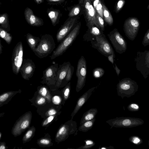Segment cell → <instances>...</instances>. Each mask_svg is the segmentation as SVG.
I'll return each mask as SVG.
<instances>
[{
  "instance_id": "25",
  "label": "cell",
  "mask_w": 149,
  "mask_h": 149,
  "mask_svg": "<svg viewBox=\"0 0 149 149\" xmlns=\"http://www.w3.org/2000/svg\"><path fill=\"white\" fill-rule=\"evenodd\" d=\"M36 130V128L33 126H32L28 129L22 138V141L23 144L31 140L34 135Z\"/></svg>"
},
{
  "instance_id": "15",
  "label": "cell",
  "mask_w": 149,
  "mask_h": 149,
  "mask_svg": "<svg viewBox=\"0 0 149 149\" xmlns=\"http://www.w3.org/2000/svg\"><path fill=\"white\" fill-rule=\"evenodd\" d=\"M36 66L34 63L30 59H24L20 68V72L22 77L29 80L33 76Z\"/></svg>"
},
{
  "instance_id": "5",
  "label": "cell",
  "mask_w": 149,
  "mask_h": 149,
  "mask_svg": "<svg viewBox=\"0 0 149 149\" xmlns=\"http://www.w3.org/2000/svg\"><path fill=\"white\" fill-rule=\"evenodd\" d=\"M77 131L76 122L71 119L60 126L56 135L55 141L57 143L64 141L69 136L74 134L75 135Z\"/></svg>"
},
{
  "instance_id": "22",
  "label": "cell",
  "mask_w": 149,
  "mask_h": 149,
  "mask_svg": "<svg viewBox=\"0 0 149 149\" xmlns=\"http://www.w3.org/2000/svg\"><path fill=\"white\" fill-rule=\"evenodd\" d=\"M98 112L96 108H91L85 112L83 115L80 123L81 125L86 121L94 119Z\"/></svg>"
},
{
  "instance_id": "3",
  "label": "cell",
  "mask_w": 149,
  "mask_h": 149,
  "mask_svg": "<svg viewBox=\"0 0 149 149\" xmlns=\"http://www.w3.org/2000/svg\"><path fill=\"white\" fill-rule=\"evenodd\" d=\"M80 27V24H78L61 41L57 48L53 51L51 57L53 59L64 53L73 42L78 35Z\"/></svg>"
},
{
  "instance_id": "54",
  "label": "cell",
  "mask_w": 149,
  "mask_h": 149,
  "mask_svg": "<svg viewBox=\"0 0 149 149\" xmlns=\"http://www.w3.org/2000/svg\"><path fill=\"white\" fill-rule=\"evenodd\" d=\"M5 114L4 112L1 113H0V118L3 117Z\"/></svg>"
},
{
  "instance_id": "11",
  "label": "cell",
  "mask_w": 149,
  "mask_h": 149,
  "mask_svg": "<svg viewBox=\"0 0 149 149\" xmlns=\"http://www.w3.org/2000/svg\"><path fill=\"white\" fill-rule=\"evenodd\" d=\"M23 48L21 41L18 42L15 47L13 52L12 58V67L14 74H17L23 61Z\"/></svg>"
},
{
  "instance_id": "55",
  "label": "cell",
  "mask_w": 149,
  "mask_h": 149,
  "mask_svg": "<svg viewBox=\"0 0 149 149\" xmlns=\"http://www.w3.org/2000/svg\"><path fill=\"white\" fill-rule=\"evenodd\" d=\"M84 0H79V2L80 3H82L84 2Z\"/></svg>"
},
{
  "instance_id": "4",
  "label": "cell",
  "mask_w": 149,
  "mask_h": 149,
  "mask_svg": "<svg viewBox=\"0 0 149 149\" xmlns=\"http://www.w3.org/2000/svg\"><path fill=\"white\" fill-rule=\"evenodd\" d=\"M111 127H115L132 128L143 125L144 123L142 119L131 117H116L106 121Z\"/></svg>"
},
{
  "instance_id": "2",
  "label": "cell",
  "mask_w": 149,
  "mask_h": 149,
  "mask_svg": "<svg viewBox=\"0 0 149 149\" xmlns=\"http://www.w3.org/2000/svg\"><path fill=\"white\" fill-rule=\"evenodd\" d=\"M138 86L136 81L129 78H125L120 81L117 85V94L122 99L134 95L138 91Z\"/></svg>"
},
{
  "instance_id": "27",
  "label": "cell",
  "mask_w": 149,
  "mask_h": 149,
  "mask_svg": "<svg viewBox=\"0 0 149 149\" xmlns=\"http://www.w3.org/2000/svg\"><path fill=\"white\" fill-rule=\"evenodd\" d=\"M0 37L5 41L9 45L10 44L12 39V36L11 34L1 26H0Z\"/></svg>"
},
{
  "instance_id": "38",
  "label": "cell",
  "mask_w": 149,
  "mask_h": 149,
  "mask_svg": "<svg viewBox=\"0 0 149 149\" xmlns=\"http://www.w3.org/2000/svg\"><path fill=\"white\" fill-rule=\"evenodd\" d=\"M80 8L79 6H76L72 8L69 14L70 17H73L78 15L80 11Z\"/></svg>"
},
{
  "instance_id": "30",
  "label": "cell",
  "mask_w": 149,
  "mask_h": 149,
  "mask_svg": "<svg viewBox=\"0 0 149 149\" xmlns=\"http://www.w3.org/2000/svg\"><path fill=\"white\" fill-rule=\"evenodd\" d=\"M38 92L41 96L43 97L47 100L50 101L51 95L47 88L45 86H42L39 88Z\"/></svg>"
},
{
  "instance_id": "58",
  "label": "cell",
  "mask_w": 149,
  "mask_h": 149,
  "mask_svg": "<svg viewBox=\"0 0 149 149\" xmlns=\"http://www.w3.org/2000/svg\"><path fill=\"white\" fill-rule=\"evenodd\" d=\"M10 0V1H12L13 0Z\"/></svg>"
},
{
  "instance_id": "36",
  "label": "cell",
  "mask_w": 149,
  "mask_h": 149,
  "mask_svg": "<svg viewBox=\"0 0 149 149\" xmlns=\"http://www.w3.org/2000/svg\"><path fill=\"white\" fill-rule=\"evenodd\" d=\"M70 83H68L63 90V94L65 100H66L69 96L70 90Z\"/></svg>"
},
{
  "instance_id": "6",
  "label": "cell",
  "mask_w": 149,
  "mask_h": 149,
  "mask_svg": "<svg viewBox=\"0 0 149 149\" xmlns=\"http://www.w3.org/2000/svg\"><path fill=\"white\" fill-rule=\"evenodd\" d=\"M32 116L31 111H28L16 120L11 131L12 134L15 137L20 135L27 129L29 128Z\"/></svg>"
},
{
  "instance_id": "19",
  "label": "cell",
  "mask_w": 149,
  "mask_h": 149,
  "mask_svg": "<svg viewBox=\"0 0 149 149\" xmlns=\"http://www.w3.org/2000/svg\"><path fill=\"white\" fill-rule=\"evenodd\" d=\"M71 65L69 62H65L60 65L57 73L56 82V86L59 87L63 80L65 78L67 72L70 66Z\"/></svg>"
},
{
  "instance_id": "17",
  "label": "cell",
  "mask_w": 149,
  "mask_h": 149,
  "mask_svg": "<svg viewBox=\"0 0 149 149\" xmlns=\"http://www.w3.org/2000/svg\"><path fill=\"white\" fill-rule=\"evenodd\" d=\"M24 15L25 19L29 25L34 26H40L43 25L42 20L35 16L30 8L27 7L25 10Z\"/></svg>"
},
{
  "instance_id": "18",
  "label": "cell",
  "mask_w": 149,
  "mask_h": 149,
  "mask_svg": "<svg viewBox=\"0 0 149 149\" xmlns=\"http://www.w3.org/2000/svg\"><path fill=\"white\" fill-rule=\"evenodd\" d=\"M97 88V86L94 87L89 89L79 97L78 100L75 108L71 114V119H73L74 116L87 101L95 89Z\"/></svg>"
},
{
  "instance_id": "52",
  "label": "cell",
  "mask_w": 149,
  "mask_h": 149,
  "mask_svg": "<svg viewBox=\"0 0 149 149\" xmlns=\"http://www.w3.org/2000/svg\"><path fill=\"white\" fill-rule=\"evenodd\" d=\"M3 46L1 45V40H0V54L2 53Z\"/></svg>"
},
{
  "instance_id": "26",
  "label": "cell",
  "mask_w": 149,
  "mask_h": 149,
  "mask_svg": "<svg viewBox=\"0 0 149 149\" xmlns=\"http://www.w3.org/2000/svg\"><path fill=\"white\" fill-rule=\"evenodd\" d=\"M95 121V118L92 120L85 122L80 125L78 128V130L84 132L88 131L92 128Z\"/></svg>"
},
{
  "instance_id": "42",
  "label": "cell",
  "mask_w": 149,
  "mask_h": 149,
  "mask_svg": "<svg viewBox=\"0 0 149 149\" xmlns=\"http://www.w3.org/2000/svg\"><path fill=\"white\" fill-rule=\"evenodd\" d=\"M55 117V115L48 116V117L42 123V126L45 127L48 125L53 120Z\"/></svg>"
},
{
  "instance_id": "57",
  "label": "cell",
  "mask_w": 149,
  "mask_h": 149,
  "mask_svg": "<svg viewBox=\"0 0 149 149\" xmlns=\"http://www.w3.org/2000/svg\"><path fill=\"white\" fill-rule=\"evenodd\" d=\"M1 3L0 2V7L1 6Z\"/></svg>"
},
{
  "instance_id": "59",
  "label": "cell",
  "mask_w": 149,
  "mask_h": 149,
  "mask_svg": "<svg viewBox=\"0 0 149 149\" xmlns=\"http://www.w3.org/2000/svg\"><path fill=\"white\" fill-rule=\"evenodd\" d=\"M91 0V1H92V0Z\"/></svg>"
},
{
  "instance_id": "35",
  "label": "cell",
  "mask_w": 149,
  "mask_h": 149,
  "mask_svg": "<svg viewBox=\"0 0 149 149\" xmlns=\"http://www.w3.org/2000/svg\"><path fill=\"white\" fill-rule=\"evenodd\" d=\"M96 17L100 29L102 31L104 30V22L103 18L96 12Z\"/></svg>"
},
{
  "instance_id": "8",
  "label": "cell",
  "mask_w": 149,
  "mask_h": 149,
  "mask_svg": "<svg viewBox=\"0 0 149 149\" xmlns=\"http://www.w3.org/2000/svg\"><path fill=\"white\" fill-rule=\"evenodd\" d=\"M135 67L145 79L149 75V50L138 51L134 58Z\"/></svg>"
},
{
  "instance_id": "37",
  "label": "cell",
  "mask_w": 149,
  "mask_h": 149,
  "mask_svg": "<svg viewBox=\"0 0 149 149\" xmlns=\"http://www.w3.org/2000/svg\"><path fill=\"white\" fill-rule=\"evenodd\" d=\"M73 72H74V67L71 65L68 68L65 78L66 81H68L71 80Z\"/></svg>"
},
{
  "instance_id": "44",
  "label": "cell",
  "mask_w": 149,
  "mask_h": 149,
  "mask_svg": "<svg viewBox=\"0 0 149 149\" xmlns=\"http://www.w3.org/2000/svg\"><path fill=\"white\" fill-rule=\"evenodd\" d=\"M61 99L58 96H54L52 98L53 102L56 104H59L61 102Z\"/></svg>"
},
{
  "instance_id": "56",
  "label": "cell",
  "mask_w": 149,
  "mask_h": 149,
  "mask_svg": "<svg viewBox=\"0 0 149 149\" xmlns=\"http://www.w3.org/2000/svg\"><path fill=\"white\" fill-rule=\"evenodd\" d=\"M2 133L0 131V140H1V137H2Z\"/></svg>"
},
{
  "instance_id": "45",
  "label": "cell",
  "mask_w": 149,
  "mask_h": 149,
  "mask_svg": "<svg viewBox=\"0 0 149 149\" xmlns=\"http://www.w3.org/2000/svg\"><path fill=\"white\" fill-rule=\"evenodd\" d=\"M57 113L56 111L54 109H52L49 110L46 113L47 116H49L56 115Z\"/></svg>"
},
{
  "instance_id": "1",
  "label": "cell",
  "mask_w": 149,
  "mask_h": 149,
  "mask_svg": "<svg viewBox=\"0 0 149 149\" xmlns=\"http://www.w3.org/2000/svg\"><path fill=\"white\" fill-rule=\"evenodd\" d=\"M55 45L52 36L49 34H45L42 36L33 52L38 58H43L47 57L54 51Z\"/></svg>"
},
{
  "instance_id": "23",
  "label": "cell",
  "mask_w": 149,
  "mask_h": 149,
  "mask_svg": "<svg viewBox=\"0 0 149 149\" xmlns=\"http://www.w3.org/2000/svg\"><path fill=\"white\" fill-rule=\"evenodd\" d=\"M26 39L28 44L33 52L39 43L40 38L34 36L30 33H28L26 35Z\"/></svg>"
},
{
  "instance_id": "28",
  "label": "cell",
  "mask_w": 149,
  "mask_h": 149,
  "mask_svg": "<svg viewBox=\"0 0 149 149\" xmlns=\"http://www.w3.org/2000/svg\"><path fill=\"white\" fill-rule=\"evenodd\" d=\"M103 17L106 22L109 25H111L113 23V19L110 12L104 5L102 4Z\"/></svg>"
},
{
  "instance_id": "24",
  "label": "cell",
  "mask_w": 149,
  "mask_h": 149,
  "mask_svg": "<svg viewBox=\"0 0 149 149\" xmlns=\"http://www.w3.org/2000/svg\"><path fill=\"white\" fill-rule=\"evenodd\" d=\"M0 26L8 32L10 30V27L8 14L6 13L0 15Z\"/></svg>"
},
{
  "instance_id": "13",
  "label": "cell",
  "mask_w": 149,
  "mask_h": 149,
  "mask_svg": "<svg viewBox=\"0 0 149 149\" xmlns=\"http://www.w3.org/2000/svg\"><path fill=\"white\" fill-rule=\"evenodd\" d=\"M58 64L55 63L48 67L43 72L42 83L48 86L56 85Z\"/></svg>"
},
{
  "instance_id": "14",
  "label": "cell",
  "mask_w": 149,
  "mask_h": 149,
  "mask_svg": "<svg viewBox=\"0 0 149 149\" xmlns=\"http://www.w3.org/2000/svg\"><path fill=\"white\" fill-rule=\"evenodd\" d=\"M86 17L87 21V26L90 28L95 26L100 28L96 17L95 10L92 5L90 0H84Z\"/></svg>"
},
{
  "instance_id": "10",
  "label": "cell",
  "mask_w": 149,
  "mask_h": 149,
  "mask_svg": "<svg viewBox=\"0 0 149 149\" xmlns=\"http://www.w3.org/2000/svg\"><path fill=\"white\" fill-rule=\"evenodd\" d=\"M76 74L77 77L76 90L79 92L85 85L87 74L86 62L83 56H81L78 61Z\"/></svg>"
},
{
  "instance_id": "12",
  "label": "cell",
  "mask_w": 149,
  "mask_h": 149,
  "mask_svg": "<svg viewBox=\"0 0 149 149\" xmlns=\"http://www.w3.org/2000/svg\"><path fill=\"white\" fill-rule=\"evenodd\" d=\"M139 20L135 18H131L126 20L124 25V30L126 37L133 41L136 38L140 28Z\"/></svg>"
},
{
  "instance_id": "43",
  "label": "cell",
  "mask_w": 149,
  "mask_h": 149,
  "mask_svg": "<svg viewBox=\"0 0 149 149\" xmlns=\"http://www.w3.org/2000/svg\"><path fill=\"white\" fill-rule=\"evenodd\" d=\"M46 98L40 95L37 97L36 100V103L39 105L44 104L46 102Z\"/></svg>"
},
{
  "instance_id": "32",
  "label": "cell",
  "mask_w": 149,
  "mask_h": 149,
  "mask_svg": "<svg viewBox=\"0 0 149 149\" xmlns=\"http://www.w3.org/2000/svg\"><path fill=\"white\" fill-rule=\"evenodd\" d=\"M59 14L58 12L55 10L51 11L48 13V16L54 25H55L56 22Z\"/></svg>"
},
{
  "instance_id": "41",
  "label": "cell",
  "mask_w": 149,
  "mask_h": 149,
  "mask_svg": "<svg viewBox=\"0 0 149 149\" xmlns=\"http://www.w3.org/2000/svg\"><path fill=\"white\" fill-rule=\"evenodd\" d=\"M95 10L96 12L103 18L104 17L103 10L100 0L96 6Z\"/></svg>"
},
{
  "instance_id": "20",
  "label": "cell",
  "mask_w": 149,
  "mask_h": 149,
  "mask_svg": "<svg viewBox=\"0 0 149 149\" xmlns=\"http://www.w3.org/2000/svg\"><path fill=\"white\" fill-rule=\"evenodd\" d=\"M88 30L84 36V40L86 41H91L95 40V38L103 33V31L96 26H93L88 28Z\"/></svg>"
},
{
  "instance_id": "50",
  "label": "cell",
  "mask_w": 149,
  "mask_h": 149,
  "mask_svg": "<svg viewBox=\"0 0 149 149\" xmlns=\"http://www.w3.org/2000/svg\"><path fill=\"white\" fill-rule=\"evenodd\" d=\"M100 0H95L93 2V7L94 9L95 10L96 7L97 5Z\"/></svg>"
},
{
  "instance_id": "34",
  "label": "cell",
  "mask_w": 149,
  "mask_h": 149,
  "mask_svg": "<svg viewBox=\"0 0 149 149\" xmlns=\"http://www.w3.org/2000/svg\"><path fill=\"white\" fill-rule=\"evenodd\" d=\"M129 141L133 143L139 145L143 143L142 139L139 137L137 136H132L130 137Z\"/></svg>"
},
{
  "instance_id": "21",
  "label": "cell",
  "mask_w": 149,
  "mask_h": 149,
  "mask_svg": "<svg viewBox=\"0 0 149 149\" xmlns=\"http://www.w3.org/2000/svg\"><path fill=\"white\" fill-rule=\"evenodd\" d=\"M22 92L20 89L17 91H9L0 95V107L6 104L11 100L13 97L17 93Z\"/></svg>"
},
{
  "instance_id": "40",
  "label": "cell",
  "mask_w": 149,
  "mask_h": 149,
  "mask_svg": "<svg viewBox=\"0 0 149 149\" xmlns=\"http://www.w3.org/2000/svg\"><path fill=\"white\" fill-rule=\"evenodd\" d=\"M142 44L144 47L149 45V29H148L145 33L143 37Z\"/></svg>"
},
{
  "instance_id": "46",
  "label": "cell",
  "mask_w": 149,
  "mask_h": 149,
  "mask_svg": "<svg viewBox=\"0 0 149 149\" xmlns=\"http://www.w3.org/2000/svg\"><path fill=\"white\" fill-rule=\"evenodd\" d=\"M107 57L108 60L112 63L114 68V66L113 65L114 63V59L115 57V53L109 55Z\"/></svg>"
},
{
  "instance_id": "53",
  "label": "cell",
  "mask_w": 149,
  "mask_h": 149,
  "mask_svg": "<svg viewBox=\"0 0 149 149\" xmlns=\"http://www.w3.org/2000/svg\"><path fill=\"white\" fill-rule=\"evenodd\" d=\"M43 0H35L36 2L38 4H40L42 3Z\"/></svg>"
},
{
  "instance_id": "9",
  "label": "cell",
  "mask_w": 149,
  "mask_h": 149,
  "mask_svg": "<svg viewBox=\"0 0 149 149\" xmlns=\"http://www.w3.org/2000/svg\"><path fill=\"white\" fill-rule=\"evenodd\" d=\"M107 36L116 52L122 54L125 52L127 42L117 29L111 31Z\"/></svg>"
},
{
  "instance_id": "29",
  "label": "cell",
  "mask_w": 149,
  "mask_h": 149,
  "mask_svg": "<svg viewBox=\"0 0 149 149\" xmlns=\"http://www.w3.org/2000/svg\"><path fill=\"white\" fill-rule=\"evenodd\" d=\"M37 143L39 146L42 147H49L53 144L51 139L47 137L41 138L38 140Z\"/></svg>"
},
{
  "instance_id": "39",
  "label": "cell",
  "mask_w": 149,
  "mask_h": 149,
  "mask_svg": "<svg viewBox=\"0 0 149 149\" xmlns=\"http://www.w3.org/2000/svg\"><path fill=\"white\" fill-rule=\"evenodd\" d=\"M128 110L131 111H136L139 109V105L136 103H132L129 105L127 107Z\"/></svg>"
},
{
  "instance_id": "49",
  "label": "cell",
  "mask_w": 149,
  "mask_h": 149,
  "mask_svg": "<svg viewBox=\"0 0 149 149\" xmlns=\"http://www.w3.org/2000/svg\"><path fill=\"white\" fill-rule=\"evenodd\" d=\"M114 65L115 66L114 67V68H115L116 72L117 75L118 76L120 72V70L118 67L117 65L115 63H114Z\"/></svg>"
},
{
  "instance_id": "16",
  "label": "cell",
  "mask_w": 149,
  "mask_h": 149,
  "mask_svg": "<svg viewBox=\"0 0 149 149\" xmlns=\"http://www.w3.org/2000/svg\"><path fill=\"white\" fill-rule=\"evenodd\" d=\"M76 17L71 18L67 21L60 29L56 35L58 42L62 41L68 33L76 21Z\"/></svg>"
},
{
  "instance_id": "47",
  "label": "cell",
  "mask_w": 149,
  "mask_h": 149,
  "mask_svg": "<svg viewBox=\"0 0 149 149\" xmlns=\"http://www.w3.org/2000/svg\"><path fill=\"white\" fill-rule=\"evenodd\" d=\"M124 3V1L123 0H120L118 1L116 6L117 10H119L122 7Z\"/></svg>"
},
{
  "instance_id": "48",
  "label": "cell",
  "mask_w": 149,
  "mask_h": 149,
  "mask_svg": "<svg viewBox=\"0 0 149 149\" xmlns=\"http://www.w3.org/2000/svg\"><path fill=\"white\" fill-rule=\"evenodd\" d=\"M8 148L5 142L0 141V149H7Z\"/></svg>"
},
{
  "instance_id": "33",
  "label": "cell",
  "mask_w": 149,
  "mask_h": 149,
  "mask_svg": "<svg viewBox=\"0 0 149 149\" xmlns=\"http://www.w3.org/2000/svg\"><path fill=\"white\" fill-rule=\"evenodd\" d=\"M85 145L77 148L78 149H89L93 146L95 143L94 141L91 139H86L84 141Z\"/></svg>"
},
{
  "instance_id": "51",
  "label": "cell",
  "mask_w": 149,
  "mask_h": 149,
  "mask_svg": "<svg viewBox=\"0 0 149 149\" xmlns=\"http://www.w3.org/2000/svg\"><path fill=\"white\" fill-rule=\"evenodd\" d=\"M48 1L50 2H59L63 1L65 0H47Z\"/></svg>"
},
{
  "instance_id": "31",
  "label": "cell",
  "mask_w": 149,
  "mask_h": 149,
  "mask_svg": "<svg viewBox=\"0 0 149 149\" xmlns=\"http://www.w3.org/2000/svg\"><path fill=\"white\" fill-rule=\"evenodd\" d=\"M105 71L103 68L97 67L95 68L93 71V76L96 79L102 77L104 74Z\"/></svg>"
},
{
  "instance_id": "7",
  "label": "cell",
  "mask_w": 149,
  "mask_h": 149,
  "mask_svg": "<svg viewBox=\"0 0 149 149\" xmlns=\"http://www.w3.org/2000/svg\"><path fill=\"white\" fill-rule=\"evenodd\" d=\"M91 46L100 53L107 57L115 53L111 45L104 33L97 36L95 40L91 41Z\"/></svg>"
}]
</instances>
